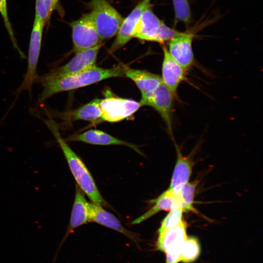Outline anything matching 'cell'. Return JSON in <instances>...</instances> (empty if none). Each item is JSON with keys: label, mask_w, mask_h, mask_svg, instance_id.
Segmentation results:
<instances>
[{"label": "cell", "mask_w": 263, "mask_h": 263, "mask_svg": "<svg viewBox=\"0 0 263 263\" xmlns=\"http://www.w3.org/2000/svg\"><path fill=\"white\" fill-rule=\"evenodd\" d=\"M126 66L122 64L111 68H103L95 65L84 71L71 75L57 77L44 76L38 78L43 88L39 97V102H43L60 92L77 89L110 78L125 76Z\"/></svg>", "instance_id": "6da1fadb"}, {"label": "cell", "mask_w": 263, "mask_h": 263, "mask_svg": "<svg viewBox=\"0 0 263 263\" xmlns=\"http://www.w3.org/2000/svg\"><path fill=\"white\" fill-rule=\"evenodd\" d=\"M44 123L60 146L70 170L76 182V185L88 196L93 203L108 207V203L102 197L87 167L82 160L71 149L66 141L62 137L56 123L52 119L45 120Z\"/></svg>", "instance_id": "7a4b0ae2"}, {"label": "cell", "mask_w": 263, "mask_h": 263, "mask_svg": "<svg viewBox=\"0 0 263 263\" xmlns=\"http://www.w3.org/2000/svg\"><path fill=\"white\" fill-rule=\"evenodd\" d=\"M89 13L101 42L116 35L123 18L106 0H91Z\"/></svg>", "instance_id": "3957f363"}, {"label": "cell", "mask_w": 263, "mask_h": 263, "mask_svg": "<svg viewBox=\"0 0 263 263\" xmlns=\"http://www.w3.org/2000/svg\"><path fill=\"white\" fill-rule=\"evenodd\" d=\"M171 91L162 82L155 90L141 94L142 106L153 108L160 115L170 134H172V113L174 100Z\"/></svg>", "instance_id": "277c9868"}, {"label": "cell", "mask_w": 263, "mask_h": 263, "mask_svg": "<svg viewBox=\"0 0 263 263\" xmlns=\"http://www.w3.org/2000/svg\"><path fill=\"white\" fill-rule=\"evenodd\" d=\"M187 224L182 221L178 225L158 232L157 250L166 254V263H178L182 245L186 239Z\"/></svg>", "instance_id": "5b68a950"}, {"label": "cell", "mask_w": 263, "mask_h": 263, "mask_svg": "<svg viewBox=\"0 0 263 263\" xmlns=\"http://www.w3.org/2000/svg\"><path fill=\"white\" fill-rule=\"evenodd\" d=\"M45 24L35 19L31 34L28 50L27 71L18 94L28 90L31 93L32 85L37 80V67L40 52L43 30Z\"/></svg>", "instance_id": "8992f818"}, {"label": "cell", "mask_w": 263, "mask_h": 263, "mask_svg": "<svg viewBox=\"0 0 263 263\" xmlns=\"http://www.w3.org/2000/svg\"><path fill=\"white\" fill-rule=\"evenodd\" d=\"M75 53L102 43L90 13L70 23Z\"/></svg>", "instance_id": "52a82bcc"}, {"label": "cell", "mask_w": 263, "mask_h": 263, "mask_svg": "<svg viewBox=\"0 0 263 263\" xmlns=\"http://www.w3.org/2000/svg\"><path fill=\"white\" fill-rule=\"evenodd\" d=\"M101 120L117 122L131 116L142 106L135 100L116 96H107L100 99Z\"/></svg>", "instance_id": "ba28073f"}, {"label": "cell", "mask_w": 263, "mask_h": 263, "mask_svg": "<svg viewBox=\"0 0 263 263\" xmlns=\"http://www.w3.org/2000/svg\"><path fill=\"white\" fill-rule=\"evenodd\" d=\"M102 44L75 53V56L66 64L58 67L44 76L57 77L78 73L94 66L99 51Z\"/></svg>", "instance_id": "9c48e42d"}, {"label": "cell", "mask_w": 263, "mask_h": 263, "mask_svg": "<svg viewBox=\"0 0 263 263\" xmlns=\"http://www.w3.org/2000/svg\"><path fill=\"white\" fill-rule=\"evenodd\" d=\"M150 2L151 0H142L123 19L109 50L111 53L117 51L133 38L140 16L145 9L151 6Z\"/></svg>", "instance_id": "30bf717a"}, {"label": "cell", "mask_w": 263, "mask_h": 263, "mask_svg": "<svg viewBox=\"0 0 263 263\" xmlns=\"http://www.w3.org/2000/svg\"><path fill=\"white\" fill-rule=\"evenodd\" d=\"M163 51L162 82L177 98L178 87L186 79L187 70L170 56L166 46L163 47Z\"/></svg>", "instance_id": "8fae6325"}, {"label": "cell", "mask_w": 263, "mask_h": 263, "mask_svg": "<svg viewBox=\"0 0 263 263\" xmlns=\"http://www.w3.org/2000/svg\"><path fill=\"white\" fill-rule=\"evenodd\" d=\"M194 36L193 33L185 32L169 41V53L186 70L191 67L195 61L192 49Z\"/></svg>", "instance_id": "7c38bea8"}, {"label": "cell", "mask_w": 263, "mask_h": 263, "mask_svg": "<svg viewBox=\"0 0 263 263\" xmlns=\"http://www.w3.org/2000/svg\"><path fill=\"white\" fill-rule=\"evenodd\" d=\"M89 222L88 203L83 192L76 185L75 200L73 206L69 224L64 236L58 245L53 259L55 262L62 244L70 234L77 227Z\"/></svg>", "instance_id": "4fadbf2b"}, {"label": "cell", "mask_w": 263, "mask_h": 263, "mask_svg": "<svg viewBox=\"0 0 263 263\" xmlns=\"http://www.w3.org/2000/svg\"><path fill=\"white\" fill-rule=\"evenodd\" d=\"M89 222H94L122 233L138 244L139 238L133 232L125 228L120 221L112 213L104 209L101 205L88 203Z\"/></svg>", "instance_id": "5bb4252c"}, {"label": "cell", "mask_w": 263, "mask_h": 263, "mask_svg": "<svg viewBox=\"0 0 263 263\" xmlns=\"http://www.w3.org/2000/svg\"><path fill=\"white\" fill-rule=\"evenodd\" d=\"M68 140L96 145L125 146L133 149L139 154H142L136 145L117 138L98 130H90L84 132L69 136Z\"/></svg>", "instance_id": "9a60e30c"}, {"label": "cell", "mask_w": 263, "mask_h": 263, "mask_svg": "<svg viewBox=\"0 0 263 263\" xmlns=\"http://www.w3.org/2000/svg\"><path fill=\"white\" fill-rule=\"evenodd\" d=\"M177 158L169 189L176 196L187 184L191 174L193 167L192 161L183 156L177 149Z\"/></svg>", "instance_id": "2e32d148"}, {"label": "cell", "mask_w": 263, "mask_h": 263, "mask_svg": "<svg viewBox=\"0 0 263 263\" xmlns=\"http://www.w3.org/2000/svg\"><path fill=\"white\" fill-rule=\"evenodd\" d=\"M151 201L154 204L152 207L144 214L132 221L131 223L132 224H140L162 210L170 211L175 208H182L179 196L175 195L169 189L164 191L155 199L152 200Z\"/></svg>", "instance_id": "e0dca14e"}, {"label": "cell", "mask_w": 263, "mask_h": 263, "mask_svg": "<svg viewBox=\"0 0 263 263\" xmlns=\"http://www.w3.org/2000/svg\"><path fill=\"white\" fill-rule=\"evenodd\" d=\"M162 22L153 12L151 6L147 8L140 16L133 38L152 41Z\"/></svg>", "instance_id": "ac0fdd59"}, {"label": "cell", "mask_w": 263, "mask_h": 263, "mask_svg": "<svg viewBox=\"0 0 263 263\" xmlns=\"http://www.w3.org/2000/svg\"><path fill=\"white\" fill-rule=\"evenodd\" d=\"M124 76L133 81L142 93L155 90L162 82L160 75L147 70L126 66Z\"/></svg>", "instance_id": "d6986e66"}, {"label": "cell", "mask_w": 263, "mask_h": 263, "mask_svg": "<svg viewBox=\"0 0 263 263\" xmlns=\"http://www.w3.org/2000/svg\"><path fill=\"white\" fill-rule=\"evenodd\" d=\"M100 99L95 98L77 109L67 113L66 118L71 121L79 120L96 123L101 120Z\"/></svg>", "instance_id": "ffe728a7"}, {"label": "cell", "mask_w": 263, "mask_h": 263, "mask_svg": "<svg viewBox=\"0 0 263 263\" xmlns=\"http://www.w3.org/2000/svg\"><path fill=\"white\" fill-rule=\"evenodd\" d=\"M201 247L197 238L188 237L183 244L181 251L180 261L183 263H192L199 257Z\"/></svg>", "instance_id": "44dd1931"}, {"label": "cell", "mask_w": 263, "mask_h": 263, "mask_svg": "<svg viewBox=\"0 0 263 263\" xmlns=\"http://www.w3.org/2000/svg\"><path fill=\"white\" fill-rule=\"evenodd\" d=\"M198 184V181L197 180L191 183L188 182L184 186L179 193V196L184 212L192 211L196 212V210L193 207V203L196 188Z\"/></svg>", "instance_id": "7402d4cb"}, {"label": "cell", "mask_w": 263, "mask_h": 263, "mask_svg": "<svg viewBox=\"0 0 263 263\" xmlns=\"http://www.w3.org/2000/svg\"><path fill=\"white\" fill-rule=\"evenodd\" d=\"M57 3L56 0H36L35 19L46 24Z\"/></svg>", "instance_id": "603a6c76"}, {"label": "cell", "mask_w": 263, "mask_h": 263, "mask_svg": "<svg viewBox=\"0 0 263 263\" xmlns=\"http://www.w3.org/2000/svg\"><path fill=\"white\" fill-rule=\"evenodd\" d=\"M175 13L174 23L180 21L188 23L191 19L190 9L188 0H172Z\"/></svg>", "instance_id": "cb8c5ba5"}, {"label": "cell", "mask_w": 263, "mask_h": 263, "mask_svg": "<svg viewBox=\"0 0 263 263\" xmlns=\"http://www.w3.org/2000/svg\"><path fill=\"white\" fill-rule=\"evenodd\" d=\"M0 14L1 15L5 28L14 48L18 50L19 55L22 58H26L24 54L19 48L15 37L14 31L8 17L7 0H0Z\"/></svg>", "instance_id": "d4e9b609"}, {"label": "cell", "mask_w": 263, "mask_h": 263, "mask_svg": "<svg viewBox=\"0 0 263 263\" xmlns=\"http://www.w3.org/2000/svg\"><path fill=\"white\" fill-rule=\"evenodd\" d=\"M184 210L181 207L175 208L170 210L162 221L158 232L178 225L183 220Z\"/></svg>", "instance_id": "484cf974"}, {"label": "cell", "mask_w": 263, "mask_h": 263, "mask_svg": "<svg viewBox=\"0 0 263 263\" xmlns=\"http://www.w3.org/2000/svg\"><path fill=\"white\" fill-rule=\"evenodd\" d=\"M183 33L168 26L162 21L153 38L152 41L161 44L164 43L181 35Z\"/></svg>", "instance_id": "4316f807"}, {"label": "cell", "mask_w": 263, "mask_h": 263, "mask_svg": "<svg viewBox=\"0 0 263 263\" xmlns=\"http://www.w3.org/2000/svg\"><path fill=\"white\" fill-rule=\"evenodd\" d=\"M56 0L57 1H58V0Z\"/></svg>", "instance_id": "83f0119b"}]
</instances>
